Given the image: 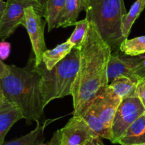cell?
I'll return each instance as SVG.
<instances>
[{"label":"cell","mask_w":145,"mask_h":145,"mask_svg":"<svg viewBox=\"0 0 145 145\" xmlns=\"http://www.w3.org/2000/svg\"><path fill=\"white\" fill-rule=\"evenodd\" d=\"M48 145H56V142H55V139L53 137H52L51 140L48 142Z\"/></svg>","instance_id":"obj_28"},{"label":"cell","mask_w":145,"mask_h":145,"mask_svg":"<svg viewBox=\"0 0 145 145\" xmlns=\"http://www.w3.org/2000/svg\"><path fill=\"white\" fill-rule=\"evenodd\" d=\"M137 81L125 76H119L113 80L109 85L122 99L136 96ZM137 97V96H136Z\"/></svg>","instance_id":"obj_17"},{"label":"cell","mask_w":145,"mask_h":145,"mask_svg":"<svg viewBox=\"0 0 145 145\" xmlns=\"http://www.w3.org/2000/svg\"><path fill=\"white\" fill-rule=\"evenodd\" d=\"M145 8V0H136L123 20V34L125 39L128 38L133 24Z\"/></svg>","instance_id":"obj_19"},{"label":"cell","mask_w":145,"mask_h":145,"mask_svg":"<svg viewBox=\"0 0 145 145\" xmlns=\"http://www.w3.org/2000/svg\"><path fill=\"white\" fill-rule=\"evenodd\" d=\"M80 64V49L74 47L70 53L51 70L43 62L37 66L41 74V91L46 106L53 100L72 95V88Z\"/></svg>","instance_id":"obj_4"},{"label":"cell","mask_w":145,"mask_h":145,"mask_svg":"<svg viewBox=\"0 0 145 145\" xmlns=\"http://www.w3.org/2000/svg\"><path fill=\"white\" fill-rule=\"evenodd\" d=\"M145 143V112L137 118L118 140L120 145H136Z\"/></svg>","instance_id":"obj_12"},{"label":"cell","mask_w":145,"mask_h":145,"mask_svg":"<svg viewBox=\"0 0 145 145\" xmlns=\"http://www.w3.org/2000/svg\"><path fill=\"white\" fill-rule=\"evenodd\" d=\"M85 145H105L103 144V142L102 141V137L100 136H98L96 137L93 138V139L88 142Z\"/></svg>","instance_id":"obj_24"},{"label":"cell","mask_w":145,"mask_h":145,"mask_svg":"<svg viewBox=\"0 0 145 145\" xmlns=\"http://www.w3.org/2000/svg\"><path fill=\"white\" fill-rule=\"evenodd\" d=\"M29 7H33L42 17L45 9L36 0H7V8L2 16L0 17V38L5 41L14 34L17 27L21 25L24 11Z\"/></svg>","instance_id":"obj_5"},{"label":"cell","mask_w":145,"mask_h":145,"mask_svg":"<svg viewBox=\"0 0 145 145\" xmlns=\"http://www.w3.org/2000/svg\"><path fill=\"white\" fill-rule=\"evenodd\" d=\"M7 8V1H4V0H0V17L2 16Z\"/></svg>","instance_id":"obj_26"},{"label":"cell","mask_w":145,"mask_h":145,"mask_svg":"<svg viewBox=\"0 0 145 145\" xmlns=\"http://www.w3.org/2000/svg\"><path fill=\"white\" fill-rule=\"evenodd\" d=\"M79 49L80 64L72 88V115L82 117L95 97L109 85L108 66L113 52L91 21Z\"/></svg>","instance_id":"obj_1"},{"label":"cell","mask_w":145,"mask_h":145,"mask_svg":"<svg viewBox=\"0 0 145 145\" xmlns=\"http://www.w3.org/2000/svg\"><path fill=\"white\" fill-rule=\"evenodd\" d=\"M66 0H49L45 9L44 18L48 24V31L50 32L57 26L65 9Z\"/></svg>","instance_id":"obj_14"},{"label":"cell","mask_w":145,"mask_h":145,"mask_svg":"<svg viewBox=\"0 0 145 145\" xmlns=\"http://www.w3.org/2000/svg\"><path fill=\"white\" fill-rule=\"evenodd\" d=\"M143 57V63H144V65L145 67V55H142Z\"/></svg>","instance_id":"obj_29"},{"label":"cell","mask_w":145,"mask_h":145,"mask_svg":"<svg viewBox=\"0 0 145 145\" xmlns=\"http://www.w3.org/2000/svg\"><path fill=\"white\" fill-rule=\"evenodd\" d=\"M52 137L55 139V142H56V145H64L62 143V141H61V134L59 130L56 131V132L54 133Z\"/></svg>","instance_id":"obj_25"},{"label":"cell","mask_w":145,"mask_h":145,"mask_svg":"<svg viewBox=\"0 0 145 145\" xmlns=\"http://www.w3.org/2000/svg\"><path fill=\"white\" fill-rule=\"evenodd\" d=\"M36 1H38V2L39 3V4H40L44 9H45V7H46L47 5V3H48V1H49V0H36Z\"/></svg>","instance_id":"obj_27"},{"label":"cell","mask_w":145,"mask_h":145,"mask_svg":"<svg viewBox=\"0 0 145 145\" xmlns=\"http://www.w3.org/2000/svg\"><path fill=\"white\" fill-rule=\"evenodd\" d=\"M21 119H24V116L19 107L7 99L0 90V145L4 142L13 125Z\"/></svg>","instance_id":"obj_11"},{"label":"cell","mask_w":145,"mask_h":145,"mask_svg":"<svg viewBox=\"0 0 145 145\" xmlns=\"http://www.w3.org/2000/svg\"><path fill=\"white\" fill-rule=\"evenodd\" d=\"M86 121L89 126L99 136L103 139H107L112 142V130L107 126L99 117L95 115L90 109H87L82 116Z\"/></svg>","instance_id":"obj_18"},{"label":"cell","mask_w":145,"mask_h":145,"mask_svg":"<svg viewBox=\"0 0 145 145\" xmlns=\"http://www.w3.org/2000/svg\"><path fill=\"white\" fill-rule=\"evenodd\" d=\"M11 51V44L6 41H1L0 43V56L1 61H4L6 58H8V55Z\"/></svg>","instance_id":"obj_23"},{"label":"cell","mask_w":145,"mask_h":145,"mask_svg":"<svg viewBox=\"0 0 145 145\" xmlns=\"http://www.w3.org/2000/svg\"><path fill=\"white\" fill-rule=\"evenodd\" d=\"M41 79L33 51L25 67L9 65L8 72L0 76V90L19 107L28 125L33 122L40 125L50 122L45 119L44 114L46 106L41 91Z\"/></svg>","instance_id":"obj_2"},{"label":"cell","mask_w":145,"mask_h":145,"mask_svg":"<svg viewBox=\"0 0 145 145\" xmlns=\"http://www.w3.org/2000/svg\"><path fill=\"white\" fill-rule=\"evenodd\" d=\"M86 18L96 25L112 52H119L125 41L123 20L127 14L124 0H88Z\"/></svg>","instance_id":"obj_3"},{"label":"cell","mask_w":145,"mask_h":145,"mask_svg":"<svg viewBox=\"0 0 145 145\" xmlns=\"http://www.w3.org/2000/svg\"><path fill=\"white\" fill-rule=\"evenodd\" d=\"M120 51L130 56H138L145 53V36L132 39L127 38L120 45Z\"/></svg>","instance_id":"obj_20"},{"label":"cell","mask_w":145,"mask_h":145,"mask_svg":"<svg viewBox=\"0 0 145 145\" xmlns=\"http://www.w3.org/2000/svg\"><path fill=\"white\" fill-rule=\"evenodd\" d=\"M48 124H37L36 127L25 135L9 142H4L1 145H43L45 141L44 130Z\"/></svg>","instance_id":"obj_16"},{"label":"cell","mask_w":145,"mask_h":145,"mask_svg":"<svg viewBox=\"0 0 145 145\" xmlns=\"http://www.w3.org/2000/svg\"><path fill=\"white\" fill-rule=\"evenodd\" d=\"M73 45L68 41L59 44L52 50H47L42 55V62L48 70H51L59 61L70 53Z\"/></svg>","instance_id":"obj_15"},{"label":"cell","mask_w":145,"mask_h":145,"mask_svg":"<svg viewBox=\"0 0 145 145\" xmlns=\"http://www.w3.org/2000/svg\"><path fill=\"white\" fill-rule=\"evenodd\" d=\"M119 76H125L138 82L145 77V67L142 55L130 56L113 52L108 66V82Z\"/></svg>","instance_id":"obj_7"},{"label":"cell","mask_w":145,"mask_h":145,"mask_svg":"<svg viewBox=\"0 0 145 145\" xmlns=\"http://www.w3.org/2000/svg\"><path fill=\"white\" fill-rule=\"evenodd\" d=\"M87 7L88 0H66L65 9L57 28H67L75 25L80 12L86 11Z\"/></svg>","instance_id":"obj_13"},{"label":"cell","mask_w":145,"mask_h":145,"mask_svg":"<svg viewBox=\"0 0 145 145\" xmlns=\"http://www.w3.org/2000/svg\"><path fill=\"white\" fill-rule=\"evenodd\" d=\"M42 18L33 7H29L24 11L21 24L26 28L30 37L37 66L42 62V55L48 50L44 38V29L47 21H43Z\"/></svg>","instance_id":"obj_8"},{"label":"cell","mask_w":145,"mask_h":145,"mask_svg":"<svg viewBox=\"0 0 145 145\" xmlns=\"http://www.w3.org/2000/svg\"><path fill=\"white\" fill-rule=\"evenodd\" d=\"M136 96L138 97L145 107V77L141 78L137 82Z\"/></svg>","instance_id":"obj_22"},{"label":"cell","mask_w":145,"mask_h":145,"mask_svg":"<svg viewBox=\"0 0 145 145\" xmlns=\"http://www.w3.org/2000/svg\"><path fill=\"white\" fill-rule=\"evenodd\" d=\"M59 132L64 145H85L99 136L82 117L74 115Z\"/></svg>","instance_id":"obj_10"},{"label":"cell","mask_w":145,"mask_h":145,"mask_svg":"<svg viewBox=\"0 0 145 145\" xmlns=\"http://www.w3.org/2000/svg\"><path fill=\"white\" fill-rule=\"evenodd\" d=\"M136 145H145V143L144 144H136Z\"/></svg>","instance_id":"obj_30"},{"label":"cell","mask_w":145,"mask_h":145,"mask_svg":"<svg viewBox=\"0 0 145 145\" xmlns=\"http://www.w3.org/2000/svg\"><path fill=\"white\" fill-rule=\"evenodd\" d=\"M122 100L108 85L95 97L88 109L92 111L111 129L113 118Z\"/></svg>","instance_id":"obj_9"},{"label":"cell","mask_w":145,"mask_h":145,"mask_svg":"<svg viewBox=\"0 0 145 145\" xmlns=\"http://www.w3.org/2000/svg\"><path fill=\"white\" fill-rule=\"evenodd\" d=\"M89 27V21L86 18L77 21L75 24V28L73 33L67 41H69L74 47L79 48L86 38Z\"/></svg>","instance_id":"obj_21"},{"label":"cell","mask_w":145,"mask_h":145,"mask_svg":"<svg viewBox=\"0 0 145 145\" xmlns=\"http://www.w3.org/2000/svg\"><path fill=\"white\" fill-rule=\"evenodd\" d=\"M144 112L145 107L138 97L123 99L112 123V143H117L129 127Z\"/></svg>","instance_id":"obj_6"}]
</instances>
